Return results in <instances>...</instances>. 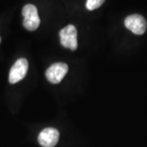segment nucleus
<instances>
[{
	"label": "nucleus",
	"instance_id": "obj_1",
	"mask_svg": "<svg viewBox=\"0 0 147 147\" xmlns=\"http://www.w3.org/2000/svg\"><path fill=\"white\" fill-rule=\"evenodd\" d=\"M22 15L24 16L23 26L30 30L34 31L40 25V19L38 14V9L33 4H27L22 9Z\"/></svg>",
	"mask_w": 147,
	"mask_h": 147
},
{
	"label": "nucleus",
	"instance_id": "obj_2",
	"mask_svg": "<svg viewBox=\"0 0 147 147\" xmlns=\"http://www.w3.org/2000/svg\"><path fill=\"white\" fill-rule=\"evenodd\" d=\"M59 35L61 38V43L63 47L72 51H75L77 49V30L74 26L69 25L63 28L59 33Z\"/></svg>",
	"mask_w": 147,
	"mask_h": 147
},
{
	"label": "nucleus",
	"instance_id": "obj_3",
	"mask_svg": "<svg viewBox=\"0 0 147 147\" xmlns=\"http://www.w3.org/2000/svg\"><path fill=\"white\" fill-rule=\"evenodd\" d=\"M29 69V64L26 59L20 58L12 65L9 73V83L16 84L25 78Z\"/></svg>",
	"mask_w": 147,
	"mask_h": 147
},
{
	"label": "nucleus",
	"instance_id": "obj_4",
	"mask_svg": "<svg viewBox=\"0 0 147 147\" xmlns=\"http://www.w3.org/2000/svg\"><path fill=\"white\" fill-rule=\"evenodd\" d=\"M124 25L127 29L137 35L143 34L147 28L146 19L139 14H133L127 16L124 21Z\"/></svg>",
	"mask_w": 147,
	"mask_h": 147
},
{
	"label": "nucleus",
	"instance_id": "obj_5",
	"mask_svg": "<svg viewBox=\"0 0 147 147\" xmlns=\"http://www.w3.org/2000/svg\"><path fill=\"white\" fill-rule=\"evenodd\" d=\"M68 65L65 63L58 62L53 64L46 70V78L53 84H59L68 72Z\"/></svg>",
	"mask_w": 147,
	"mask_h": 147
},
{
	"label": "nucleus",
	"instance_id": "obj_6",
	"mask_svg": "<svg viewBox=\"0 0 147 147\" xmlns=\"http://www.w3.org/2000/svg\"><path fill=\"white\" fill-rule=\"evenodd\" d=\"M59 137L60 133L57 129L47 127L39 133L38 141L42 147H54L57 144Z\"/></svg>",
	"mask_w": 147,
	"mask_h": 147
},
{
	"label": "nucleus",
	"instance_id": "obj_7",
	"mask_svg": "<svg viewBox=\"0 0 147 147\" xmlns=\"http://www.w3.org/2000/svg\"><path fill=\"white\" fill-rule=\"evenodd\" d=\"M105 0H87L86 7L89 11H92L100 7L104 3Z\"/></svg>",
	"mask_w": 147,
	"mask_h": 147
},
{
	"label": "nucleus",
	"instance_id": "obj_8",
	"mask_svg": "<svg viewBox=\"0 0 147 147\" xmlns=\"http://www.w3.org/2000/svg\"><path fill=\"white\" fill-rule=\"evenodd\" d=\"M0 42H1V38H0Z\"/></svg>",
	"mask_w": 147,
	"mask_h": 147
}]
</instances>
